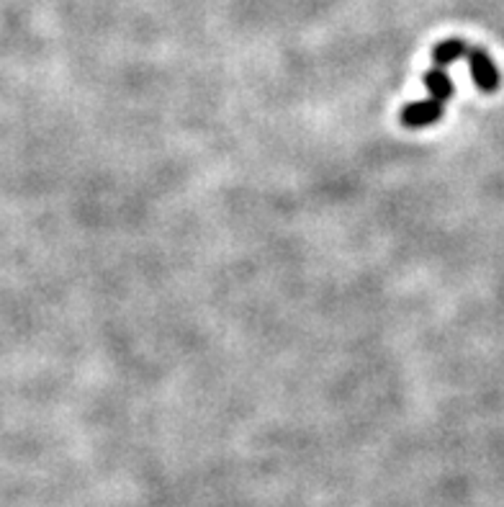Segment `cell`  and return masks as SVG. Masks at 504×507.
Returning a JSON list of instances; mask_svg holds the SVG:
<instances>
[{"instance_id": "1", "label": "cell", "mask_w": 504, "mask_h": 507, "mask_svg": "<svg viewBox=\"0 0 504 507\" xmlns=\"http://www.w3.org/2000/svg\"><path fill=\"white\" fill-rule=\"evenodd\" d=\"M466 60H469V70H471V78L473 83H476V88L484 91V93L497 91V85H499V73H497L494 63L489 60L487 52L479 47H471L469 49V54H466Z\"/></svg>"}, {"instance_id": "2", "label": "cell", "mask_w": 504, "mask_h": 507, "mask_svg": "<svg viewBox=\"0 0 504 507\" xmlns=\"http://www.w3.org/2000/svg\"><path fill=\"white\" fill-rule=\"evenodd\" d=\"M442 116V103L435 101V98H427V101H417V103H410L402 109V124L410 129H420V127H430L435 124Z\"/></svg>"}, {"instance_id": "3", "label": "cell", "mask_w": 504, "mask_h": 507, "mask_svg": "<svg viewBox=\"0 0 504 507\" xmlns=\"http://www.w3.org/2000/svg\"><path fill=\"white\" fill-rule=\"evenodd\" d=\"M422 83H425L430 98H435V101H441V103H445V101L453 95V91H456V88H453V80L442 73V67L427 70L425 75H422Z\"/></svg>"}, {"instance_id": "4", "label": "cell", "mask_w": 504, "mask_h": 507, "mask_svg": "<svg viewBox=\"0 0 504 507\" xmlns=\"http://www.w3.org/2000/svg\"><path fill=\"white\" fill-rule=\"evenodd\" d=\"M469 49L471 47L463 39H445V42H441L438 47L432 49V60H435L438 67H448V64L458 63L460 57H466Z\"/></svg>"}]
</instances>
